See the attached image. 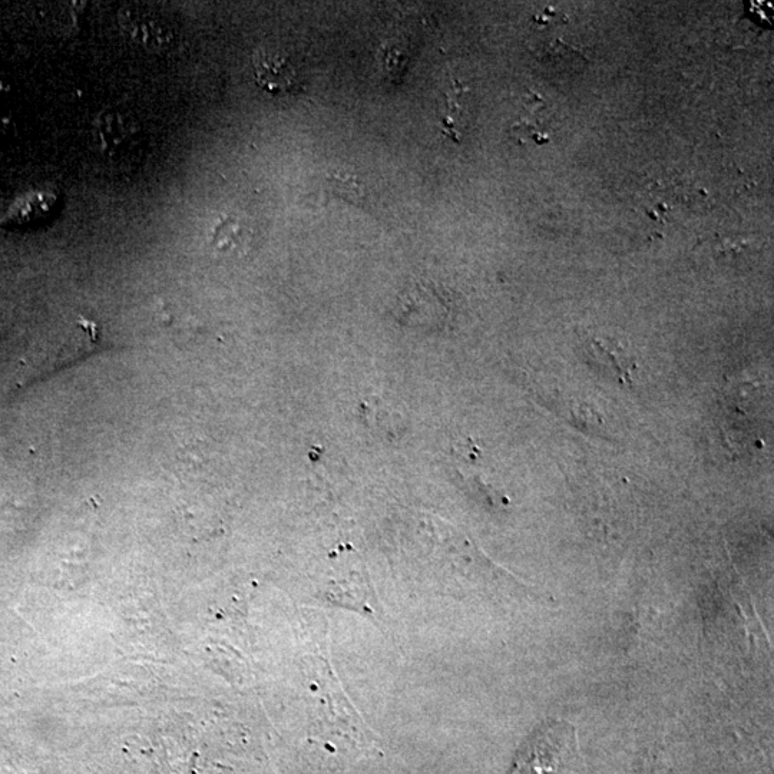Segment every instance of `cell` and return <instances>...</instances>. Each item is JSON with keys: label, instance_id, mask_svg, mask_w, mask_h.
Listing matches in <instances>:
<instances>
[{"label": "cell", "instance_id": "obj_2", "mask_svg": "<svg viewBox=\"0 0 774 774\" xmlns=\"http://www.w3.org/2000/svg\"><path fill=\"white\" fill-rule=\"evenodd\" d=\"M254 76L257 84L270 94H284L297 84V71L287 55L279 49L258 48L253 58Z\"/></svg>", "mask_w": 774, "mask_h": 774}, {"label": "cell", "instance_id": "obj_3", "mask_svg": "<svg viewBox=\"0 0 774 774\" xmlns=\"http://www.w3.org/2000/svg\"><path fill=\"white\" fill-rule=\"evenodd\" d=\"M131 16H124L122 25L125 31L131 36L132 41L141 43L144 46H160L170 41V33L154 31L155 28L170 25V21L164 19V16L157 15L155 9L150 8H132L129 9Z\"/></svg>", "mask_w": 774, "mask_h": 774}, {"label": "cell", "instance_id": "obj_5", "mask_svg": "<svg viewBox=\"0 0 774 774\" xmlns=\"http://www.w3.org/2000/svg\"><path fill=\"white\" fill-rule=\"evenodd\" d=\"M330 184H332L334 193L342 195V197L350 198V200L359 198L360 190L357 188L355 177L333 175L332 180H329Z\"/></svg>", "mask_w": 774, "mask_h": 774}, {"label": "cell", "instance_id": "obj_1", "mask_svg": "<svg viewBox=\"0 0 774 774\" xmlns=\"http://www.w3.org/2000/svg\"><path fill=\"white\" fill-rule=\"evenodd\" d=\"M512 774H584L575 727L558 720L542 724L519 750Z\"/></svg>", "mask_w": 774, "mask_h": 774}, {"label": "cell", "instance_id": "obj_4", "mask_svg": "<svg viewBox=\"0 0 774 774\" xmlns=\"http://www.w3.org/2000/svg\"><path fill=\"white\" fill-rule=\"evenodd\" d=\"M244 236L241 233V226L237 221L227 218L224 223H221L214 231V244L220 250H228V248H237L243 243Z\"/></svg>", "mask_w": 774, "mask_h": 774}]
</instances>
